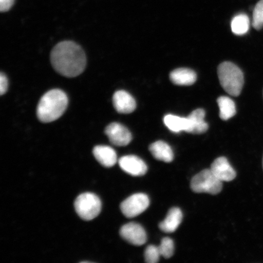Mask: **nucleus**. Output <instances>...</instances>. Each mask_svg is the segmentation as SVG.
<instances>
[{"mask_svg":"<svg viewBox=\"0 0 263 263\" xmlns=\"http://www.w3.org/2000/svg\"><path fill=\"white\" fill-rule=\"evenodd\" d=\"M218 74L223 90L231 96H239L244 85V75L240 68L232 62H223L218 67Z\"/></svg>","mask_w":263,"mask_h":263,"instance_id":"7ed1b4c3","label":"nucleus"},{"mask_svg":"<svg viewBox=\"0 0 263 263\" xmlns=\"http://www.w3.org/2000/svg\"><path fill=\"white\" fill-rule=\"evenodd\" d=\"M249 26L250 21L248 16L244 14L235 16L231 23L232 32L238 35L246 34L249 31Z\"/></svg>","mask_w":263,"mask_h":263,"instance_id":"6ab92c4d","label":"nucleus"},{"mask_svg":"<svg viewBox=\"0 0 263 263\" xmlns=\"http://www.w3.org/2000/svg\"><path fill=\"white\" fill-rule=\"evenodd\" d=\"M114 106L118 113L128 114L133 113L136 108L134 98L124 90L115 92L113 96Z\"/></svg>","mask_w":263,"mask_h":263,"instance_id":"9b49d317","label":"nucleus"},{"mask_svg":"<svg viewBox=\"0 0 263 263\" xmlns=\"http://www.w3.org/2000/svg\"><path fill=\"white\" fill-rule=\"evenodd\" d=\"M100 197L92 193H82L75 200L74 208L79 216L85 221L97 218L101 211Z\"/></svg>","mask_w":263,"mask_h":263,"instance_id":"20e7f679","label":"nucleus"},{"mask_svg":"<svg viewBox=\"0 0 263 263\" xmlns=\"http://www.w3.org/2000/svg\"><path fill=\"white\" fill-rule=\"evenodd\" d=\"M120 233L121 237L131 245L140 246L147 241L145 230L139 223H126L121 228Z\"/></svg>","mask_w":263,"mask_h":263,"instance_id":"6e6552de","label":"nucleus"},{"mask_svg":"<svg viewBox=\"0 0 263 263\" xmlns=\"http://www.w3.org/2000/svg\"><path fill=\"white\" fill-rule=\"evenodd\" d=\"M15 0H0V11L2 12H7L14 5Z\"/></svg>","mask_w":263,"mask_h":263,"instance_id":"b1692460","label":"nucleus"},{"mask_svg":"<svg viewBox=\"0 0 263 263\" xmlns=\"http://www.w3.org/2000/svg\"><path fill=\"white\" fill-rule=\"evenodd\" d=\"M149 151L156 159L170 163L174 159V154L172 148L163 141H157L151 144Z\"/></svg>","mask_w":263,"mask_h":263,"instance_id":"dca6fc26","label":"nucleus"},{"mask_svg":"<svg viewBox=\"0 0 263 263\" xmlns=\"http://www.w3.org/2000/svg\"><path fill=\"white\" fill-rule=\"evenodd\" d=\"M8 88V80L6 76L2 73L0 74V95H3L7 91Z\"/></svg>","mask_w":263,"mask_h":263,"instance_id":"5701e85b","label":"nucleus"},{"mask_svg":"<svg viewBox=\"0 0 263 263\" xmlns=\"http://www.w3.org/2000/svg\"><path fill=\"white\" fill-rule=\"evenodd\" d=\"M252 25L256 30H259L263 27V0H260L255 6Z\"/></svg>","mask_w":263,"mask_h":263,"instance_id":"aec40b11","label":"nucleus"},{"mask_svg":"<svg viewBox=\"0 0 263 263\" xmlns=\"http://www.w3.org/2000/svg\"><path fill=\"white\" fill-rule=\"evenodd\" d=\"M93 155L101 165L106 167H112L117 162V155L112 147L100 145L95 146L93 150Z\"/></svg>","mask_w":263,"mask_h":263,"instance_id":"ddd939ff","label":"nucleus"},{"mask_svg":"<svg viewBox=\"0 0 263 263\" xmlns=\"http://www.w3.org/2000/svg\"><path fill=\"white\" fill-rule=\"evenodd\" d=\"M68 100L65 92L59 89L49 91L39 101L37 115L42 123H51L57 120L65 112Z\"/></svg>","mask_w":263,"mask_h":263,"instance_id":"f03ea898","label":"nucleus"},{"mask_svg":"<svg viewBox=\"0 0 263 263\" xmlns=\"http://www.w3.org/2000/svg\"><path fill=\"white\" fill-rule=\"evenodd\" d=\"M219 108V117L222 120L227 121L234 117L236 113V106L231 98L221 97L217 100Z\"/></svg>","mask_w":263,"mask_h":263,"instance_id":"a211bd4d","label":"nucleus"},{"mask_svg":"<svg viewBox=\"0 0 263 263\" xmlns=\"http://www.w3.org/2000/svg\"><path fill=\"white\" fill-rule=\"evenodd\" d=\"M160 255L165 258H170L174 254V245L173 240L170 238H164L159 246Z\"/></svg>","mask_w":263,"mask_h":263,"instance_id":"412c9836","label":"nucleus"},{"mask_svg":"<svg viewBox=\"0 0 263 263\" xmlns=\"http://www.w3.org/2000/svg\"><path fill=\"white\" fill-rule=\"evenodd\" d=\"M191 188L194 192L217 195L221 192L222 181L219 180L211 170H204L196 174L191 181Z\"/></svg>","mask_w":263,"mask_h":263,"instance_id":"39448f33","label":"nucleus"},{"mask_svg":"<svg viewBox=\"0 0 263 263\" xmlns=\"http://www.w3.org/2000/svg\"><path fill=\"white\" fill-rule=\"evenodd\" d=\"M205 111L202 108H198L192 111L188 118L189 127L186 133L193 134H202L206 133L209 125L205 121Z\"/></svg>","mask_w":263,"mask_h":263,"instance_id":"f8f14e48","label":"nucleus"},{"mask_svg":"<svg viewBox=\"0 0 263 263\" xmlns=\"http://www.w3.org/2000/svg\"><path fill=\"white\" fill-rule=\"evenodd\" d=\"M183 219V214L181 210L174 207L170 210L165 219L160 223L159 228L165 233H173L179 228Z\"/></svg>","mask_w":263,"mask_h":263,"instance_id":"4468645a","label":"nucleus"},{"mask_svg":"<svg viewBox=\"0 0 263 263\" xmlns=\"http://www.w3.org/2000/svg\"><path fill=\"white\" fill-rule=\"evenodd\" d=\"M105 133L107 135L110 143L115 146H127L133 139L130 132L120 123L110 124L106 127Z\"/></svg>","mask_w":263,"mask_h":263,"instance_id":"0eeeda50","label":"nucleus"},{"mask_svg":"<svg viewBox=\"0 0 263 263\" xmlns=\"http://www.w3.org/2000/svg\"><path fill=\"white\" fill-rule=\"evenodd\" d=\"M118 163L124 172L133 176H141L147 173V167L143 160L136 156H125L120 158Z\"/></svg>","mask_w":263,"mask_h":263,"instance_id":"1a4fd4ad","label":"nucleus"},{"mask_svg":"<svg viewBox=\"0 0 263 263\" xmlns=\"http://www.w3.org/2000/svg\"><path fill=\"white\" fill-rule=\"evenodd\" d=\"M210 170L222 182H230L236 176L235 170L230 165L228 159L223 157H219L214 161Z\"/></svg>","mask_w":263,"mask_h":263,"instance_id":"9d476101","label":"nucleus"},{"mask_svg":"<svg viewBox=\"0 0 263 263\" xmlns=\"http://www.w3.org/2000/svg\"><path fill=\"white\" fill-rule=\"evenodd\" d=\"M170 80L177 85H191L195 83L197 76L195 71L189 68H181L170 73Z\"/></svg>","mask_w":263,"mask_h":263,"instance_id":"2eb2a0df","label":"nucleus"},{"mask_svg":"<svg viewBox=\"0 0 263 263\" xmlns=\"http://www.w3.org/2000/svg\"><path fill=\"white\" fill-rule=\"evenodd\" d=\"M164 123L173 133L187 132L189 127L188 118H183L174 115H167L164 117Z\"/></svg>","mask_w":263,"mask_h":263,"instance_id":"f3484780","label":"nucleus"},{"mask_svg":"<svg viewBox=\"0 0 263 263\" xmlns=\"http://www.w3.org/2000/svg\"><path fill=\"white\" fill-rule=\"evenodd\" d=\"M51 62L58 73L68 78L80 75L87 63L83 49L71 41L62 42L55 45L51 51Z\"/></svg>","mask_w":263,"mask_h":263,"instance_id":"f257e3e1","label":"nucleus"},{"mask_svg":"<svg viewBox=\"0 0 263 263\" xmlns=\"http://www.w3.org/2000/svg\"><path fill=\"white\" fill-rule=\"evenodd\" d=\"M149 205V199L146 194L137 193L121 203V210L125 216L131 218L145 211Z\"/></svg>","mask_w":263,"mask_h":263,"instance_id":"423d86ee","label":"nucleus"},{"mask_svg":"<svg viewBox=\"0 0 263 263\" xmlns=\"http://www.w3.org/2000/svg\"><path fill=\"white\" fill-rule=\"evenodd\" d=\"M161 256L159 247L151 245L147 247L144 252V258L148 263H156Z\"/></svg>","mask_w":263,"mask_h":263,"instance_id":"4be33fe9","label":"nucleus"},{"mask_svg":"<svg viewBox=\"0 0 263 263\" xmlns=\"http://www.w3.org/2000/svg\"><path fill=\"white\" fill-rule=\"evenodd\" d=\"M262 165H263V161H262Z\"/></svg>","mask_w":263,"mask_h":263,"instance_id":"393cba45","label":"nucleus"}]
</instances>
